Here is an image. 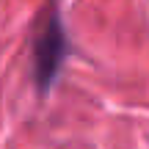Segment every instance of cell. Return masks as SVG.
<instances>
[{
    "label": "cell",
    "mask_w": 149,
    "mask_h": 149,
    "mask_svg": "<svg viewBox=\"0 0 149 149\" xmlns=\"http://www.w3.org/2000/svg\"><path fill=\"white\" fill-rule=\"evenodd\" d=\"M66 53H69V39L64 33L61 17L55 8H47L42 28L33 39V83L42 94L53 88L55 77L66 61Z\"/></svg>",
    "instance_id": "obj_1"
}]
</instances>
